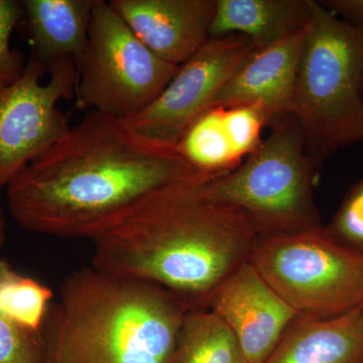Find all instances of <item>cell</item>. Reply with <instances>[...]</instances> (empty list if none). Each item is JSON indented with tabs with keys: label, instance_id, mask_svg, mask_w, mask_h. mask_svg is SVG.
<instances>
[{
	"label": "cell",
	"instance_id": "1",
	"mask_svg": "<svg viewBox=\"0 0 363 363\" xmlns=\"http://www.w3.org/2000/svg\"><path fill=\"white\" fill-rule=\"evenodd\" d=\"M175 147L89 111L6 187L9 212L30 233L92 240L177 182L207 179Z\"/></svg>",
	"mask_w": 363,
	"mask_h": 363
},
{
	"label": "cell",
	"instance_id": "2",
	"mask_svg": "<svg viewBox=\"0 0 363 363\" xmlns=\"http://www.w3.org/2000/svg\"><path fill=\"white\" fill-rule=\"evenodd\" d=\"M203 180L167 186L93 238L92 267L206 309L217 286L248 259L259 233L240 209L210 199Z\"/></svg>",
	"mask_w": 363,
	"mask_h": 363
},
{
	"label": "cell",
	"instance_id": "3",
	"mask_svg": "<svg viewBox=\"0 0 363 363\" xmlns=\"http://www.w3.org/2000/svg\"><path fill=\"white\" fill-rule=\"evenodd\" d=\"M187 303L161 286L83 267L67 277L48 363H174Z\"/></svg>",
	"mask_w": 363,
	"mask_h": 363
},
{
	"label": "cell",
	"instance_id": "4",
	"mask_svg": "<svg viewBox=\"0 0 363 363\" xmlns=\"http://www.w3.org/2000/svg\"><path fill=\"white\" fill-rule=\"evenodd\" d=\"M363 30L312 0L289 116L323 162L363 140Z\"/></svg>",
	"mask_w": 363,
	"mask_h": 363
},
{
	"label": "cell",
	"instance_id": "5",
	"mask_svg": "<svg viewBox=\"0 0 363 363\" xmlns=\"http://www.w3.org/2000/svg\"><path fill=\"white\" fill-rule=\"evenodd\" d=\"M236 168L202 181L215 202L240 209L259 235H281L322 225L314 199L321 162L310 156L295 119L284 116Z\"/></svg>",
	"mask_w": 363,
	"mask_h": 363
},
{
	"label": "cell",
	"instance_id": "6",
	"mask_svg": "<svg viewBox=\"0 0 363 363\" xmlns=\"http://www.w3.org/2000/svg\"><path fill=\"white\" fill-rule=\"evenodd\" d=\"M248 262L298 316H339L362 303L363 255L332 238L323 225L259 235Z\"/></svg>",
	"mask_w": 363,
	"mask_h": 363
},
{
	"label": "cell",
	"instance_id": "7",
	"mask_svg": "<svg viewBox=\"0 0 363 363\" xmlns=\"http://www.w3.org/2000/svg\"><path fill=\"white\" fill-rule=\"evenodd\" d=\"M76 68L78 108L126 119L152 104L179 67L150 52L109 1L96 0Z\"/></svg>",
	"mask_w": 363,
	"mask_h": 363
},
{
	"label": "cell",
	"instance_id": "8",
	"mask_svg": "<svg viewBox=\"0 0 363 363\" xmlns=\"http://www.w3.org/2000/svg\"><path fill=\"white\" fill-rule=\"evenodd\" d=\"M45 74L30 59L18 80L0 87V192L71 128L58 104L75 96L76 63L54 67L43 83Z\"/></svg>",
	"mask_w": 363,
	"mask_h": 363
},
{
	"label": "cell",
	"instance_id": "9",
	"mask_svg": "<svg viewBox=\"0 0 363 363\" xmlns=\"http://www.w3.org/2000/svg\"><path fill=\"white\" fill-rule=\"evenodd\" d=\"M253 49L242 35L209 38L179 66L161 94L124 123L143 138L177 149L189 128L212 108L217 95Z\"/></svg>",
	"mask_w": 363,
	"mask_h": 363
},
{
	"label": "cell",
	"instance_id": "10",
	"mask_svg": "<svg viewBox=\"0 0 363 363\" xmlns=\"http://www.w3.org/2000/svg\"><path fill=\"white\" fill-rule=\"evenodd\" d=\"M206 309L230 329L250 363H264L298 314L245 260L217 286Z\"/></svg>",
	"mask_w": 363,
	"mask_h": 363
},
{
	"label": "cell",
	"instance_id": "11",
	"mask_svg": "<svg viewBox=\"0 0 363 363\" xmlns=\"http://www.w3.org/2000/svg\"><path fill=\"white\" fill-rule=\"evenodd\" d=\"M138 39L167 63L181 66L209 39L215 0H111Z\"/></svg>",
	"mask_w": 363,
	"mask_h": 363
},
{
	"label": "cell",
	"instance_id": "12",
	"mask_svg": "<svg viewBox=\"0 0 363 363\" xmlns=\"http://www.w3.org/2000/svg\"><path fill=\"white\" fill-rule=\"evenodd\" d=\"M306 30L255 48L217 95L212 108L259 105L269 128L289 116Z\"/></svg>",
	"mask_w": 363,
	"mask_h": 363
},
{
	"label": "cell",
	"instance_id": "13",
	"mask_svg": "<svg viewBox=\"0 0 363 363\" xmlns=\"http://www.w3.org/2000/svg\"><path fill=\"white\" fill-rule=\"evenodd\" d=\"M264 363H363V311L298 316Z\"/></svg>",
	"mask_w": 363,
	"mask_h": 363
},
{
	"label": "cell",
	"instance_id": "14",
	"mask_svg": "<svg viewBox=\"0 0 363 363\" xmlns=\"http://www.w3.org/2000/svg\"><path fill=\"white\" fill-rule=\"evenodd\" d=\"M96 0H23L30 60L47 74L64 62L77 63L87 42Z\"/></svg>",
	"mask_w": 363,
	"mask_h": 363
},
{
	"label": "cell",
	"instance_id": "15",
	"mask_svg": "<svg viewBox=\"0 0 363 363\" xmlns=\"http://www.w3.org/2000/svg\"><path fill=\"white\" fill-rule=\"evenodd\" d=\"M209 38L240 35L255 49L305 30L312 0H215Z\"/></svg>",
	"mask_w": 363,
	"mask_h": 363
},
{
	"label": "cell",
	"instance_id": "16",
	"mask_svg": "<svg viewBox=\"0 0 363 363\" xmlns=\"http://www.w3.org/2000/svg\"><path fill=\"white\" fill-rule=\"evenodd\" d=\"M174 363H250L230 329L208 309L191 310L179 333Z\"/></svg>",
	"mask_w": 363,
	"mask_h": 363
},
{
	"label": "cell",
	"instance_id": "17",
	"mask_svg": "<svg viewBox=\"0 0 363 363\" xmlns=\"http://www.w3.org/2000/svg\"><path fill=\"white\" fill-rule=\"evenodd\" d=\"M180 156L203 175L218 176L240 164L224 128L221 107L203 113L177 145Z\"/></svg>",
	"mask_w": 363,
	"mask_h": 363
},
{
	"label": "cell",
	"instance_id": "18",
	"mask_svg": "<svg viewBox=\"0 0 363 363\" xmlns=\"http://www.w3.org/2000/svg\"><path fill=\"white\" fill-rule=\"evenodd\" d=\"M52 297L51 289L0 259V312L26 328L44 331Z\"/></svg>",
	"mask_w": 363,
	"mask_h": 363
},
{
	"label": "cell",
	"instance_id": "19",
	"mask_svg": "<svg viewBox=\"0 0 363 363\" xmlns=\"http://www.w3.org/2000/svg\"><path fill=\"white\" fill-rule=\"evenodd\" d=\"M224 128L236 157L241 162L262 143V133L269 128V119L259 105L221 107Z\"/></svg>",
	"mask_w": 363,
	"mask_h": 363
},
{
	"label": "cell",
	"instance_id": "20",
	"mask_svg": "<svg viewBox=\"0 0 363 363\" xmlns=\"http://www.w3.org/2000/svg\"><path fill=\"white\" fill-rule=\"evenodd\" d=\"M0 363H48L44 331L26 328L0 312Z\"/></svg>",
	"mask_w": 363,
	"mask_h": 363
},
{
	"label": "cell",
	"instance_id": "21",
	"mask_svg": "<svg viewBox=\"0 0 363 363\" xmlns=\"http://www.w3.org/2000/svg\"><path fill=\"white\" fill-rule=\"evenodd\" d=\"M325 227L332 238L363 255V177L346 193Z\"/></svg>",
	"mask_w": 363,
	"mask_h": 363
},
{
	"label": "cell",
	"instance_id": "22",
	"mask_svg": "<svg viewBox=\"0 0 363 363\" xmlns=\"http://www.w3.org/2000/svg\"><path fill=\"white\" fill-rule=\"evenodd\" d=\"M23 18L21 1L0 0V87L18 80L26 70L28 61L11 45V35Z\"/></svg>",
	"mask_w": 363,
	"mask_h": 363
},
{
	"label": "cell",
	"instance_id": "23",
	"mask_svg": "<svg viewBox=\"0 0 363 363\" xmlns=\"http://www.w3.org/2000/svg\"><path fill=\"white\" fill-rule=\"evenodd\" d=\"M319 2L348 25L363 30V0H321Z\"/></svg>",
	"mask_w": 363,
	"mask_h": 363
},
{
	"label": "cell",
	"instance_id": "24",
	"mask_svg": "<svg viewBox=\"0 0 363 363\" xmlns=\"http://www.w3.org/2000/svg\"><path fill=\"white\" fill-rule=\"evenodd\" d=\"M6 240V221H4V213H2L1 207H0V250L4 247Z\"/></svg>",
	"mask_w": 363,
	"mask_h": 363
},
{
	"label": "cell",
	"instance_id": "25",
	"mask_svg": "<svg viewBox=\"0 0 363 363\" xmlns=\"http://www.w3.org/2000/svg\"><path fill=\"white\" fill-rule=\"evenodd\" d=\"M359 307L362 308V310L363 311V297H362V303H360Z\"/></svg>",
	"mask_w": 363,
	"mask_h": 363
},
{
	"label": "cell",
	"instance_id": "26",
	"mask_svg": "<svg viewBox=\"0 0 363 363\" xmlns=\"http://www.w3.org/2000/svg\"><path fill=\"white\" fill-rule=\"evenodd\" d=\"M362 97H363V84H362Z\"/></svg>",
	"mask_w": 363,
	"mask_h": 363
}]
</instances>
